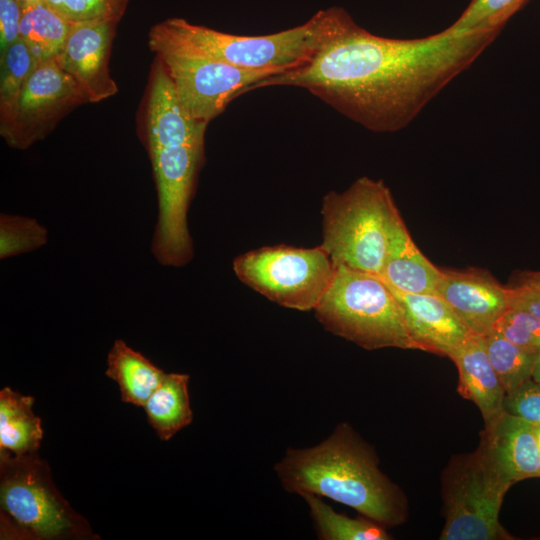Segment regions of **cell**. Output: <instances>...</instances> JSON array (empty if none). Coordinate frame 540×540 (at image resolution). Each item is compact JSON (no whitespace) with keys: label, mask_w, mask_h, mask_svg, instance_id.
Segmentation results:
<instances>
[{"label":"cell","mask_w":540,"mask_h":540,"mask_svg":"<svg viewBox=\"0 0 540 540\" xmlns=\"http://www.w3.org/2000/svg\"><path fill=\"white\" fill-rule=\"evenodd\" d=\"M310 516L317 536L322 540H388L391 536L386 527L363 516L351 518L340 514L327 505L321 497L305 494Z\"/></svg>","instance_id":"22"},{"label":"cell","mask_w":540,"mask_h":540,"mask_svg":"<svg viewBox=\"0 0 540 540\" xmlns=\"http://www.w3.org/2000/svg\"><path fill=\"white\" fill-rule=\"evenodd\" d=\"M436 294L451 306L469 332L478 336L493 331L510 308L511 288L479 268L442 269Z\"/></svg>","instance_id":"12"},{"label":"cell","mask_w":540,"mask_h":540,"mask_svg":"<svg viewBox=\"0 0 540 540\" xmlns=\"http://www.w3.org/2000/svg\"><path fill=\"white\" fill-rule=\"evenodd\" d=\"M88 99L56 59L39 63L25 83L10 119L0 134L14 149L43 139L70 110Z\"/></svg>","instance_id":"11"},{"label":"cell","mask_w":540,"mask_h":540,"mask_svg":"<svg viewBox=\"0 0 540 540\" xmlns=\"http://www.w3.org/2000/svg\"><path fill=\"white\" fill-rule=\"evenodd\" d=\"M509 287L540 288V270H524L515 272L511 278V284Z\"/></svg>","instance_id":"32"},{"label":"cell","mask_w":540,"mask_h":540,"mask_svg":"<svg viewBox=\"0 0 540 540\" xmlns=\"http://www.w3.org/2000/svg\"><path fill=\"white\" fill-rule=\"evenodd\" d=\"M20 39L38 63L57 59L71 24L53 11L44 0H22Z\"/></svg>","instance_id":"21"},{"label":"cell","mask_w":540,"mask_h":540,"mask_svg":"<svg viewBox=\"0 0 540 540\" xmlns=\"http://www.w3.org/2000/svg\"><path fill=\"white\" fill-rule=\"evenodd\" d=\"M38 64L21 39L0 53V126L12 116L22 88Z\"/></svg>","instance_id":"23"},{"label":"cell","mask_w":540,"mask_h":540,"mask_svg":"<svg viewBox=\"0 0 540 540\" xmlns=\"http://www.w3.org/2000/svg\"><path fill=\"white\" fill-rule=\"evenodd\" d=\"M510 487L480 446L470 454L453 457L442 477L445 524L440 539H511L499 522Z\"/></svg>","instance_id":"9"},{"label":"cell","mask_w":540,"mask_h":540,"mask_svg":"<svg viewBox=\"0 0 540 540\" xmlns=\"http://www.w3.org/2000/svg\"><path fill=\"white\" fill-rule=\"evenodd\" d=\"M350 18L343 8L331 7L318 11L302 25L253 36L225 33L171 18L152 27L149 35L241 69L281 73L309 63Z\"/></svg>","instance_id":"4"},{"label":"cell","mask_w":540,"mask_h":540,"mask_svg":"<svg viewBox=\"0 0 540 540\" xmlns=\"http://www.w3.org/2000/svg\"><path fill=\"white\" fill-rule=\"evenodd\" d=\"M510 288V308L525 310L540 319V288Z\"/></svg>","instance_id":"31"},{"label":"cell","mask_w":540,"mask_h":540,"mask_svg":"<svg viewBox=\"0 0 540 540\" xmlns=\"http://www.w3.org/2000/svg\"><path fill=\"white\" fill-rule=\"evenodd\" d=\"M34 398L9 387L0 391V455L37 453L43 439L41 420L33 413Z\"/></svg>","instance_id":"19"},{"label":"cell","mask_w":540,"mask_h":540,"mask_svg":"<svg viewBox=\"0 0 540 540\" xmlns=\"http://www.w3.org/2000/svg\"><path fill=\"white\" fill-rule=\"evenodd\" d=\"M48 242V230L37 219L17 214L0 215V259L35 251Z\"/></svg>","instance_id":"25"},{"label":"cell","mask_w":540,"mask_h":540,"mask_svg":"<svg viewBox=\"0 0 540 540\" xmlns=\"http://www.w3.org/2000/svg\"><path fill=\"white\" fill-rule=\"evenodd\" d=\"M117 22L71 24L56 59L85 93L88 102H100L118 92L109 72V57Z\"/></svg>","instance_id":"13"},{"label":"cell","mask_w":540,"mask_h":540,"mask_svg":"<svg viewBox=\"0 0 540 540\" xmlns=\"http://www.w3.org/2000/svg\"><path fill=\"white\" fill-rule=\"evenodd\" d=\"M494 330L523 350L540 353V319L531 313L509 308L497 321Z\"/></svg>","instance_id":"28"},{"label":"cell","mask_w":540,"mask_h":540,"mask_svg":"<svg viewBox=\"0 0 540 540\" xmlns=\"http://www.w3.org/2000/svg\"><path fill=\"white\" fill-rule=\"evenodd\" d=\"M207 125L174 102L147 108L146 146L158 203L151 252L162 266L182 267L194 255L187 216L205 162Z\"/></svg>","instance_id":"3"},{"label":"cell","mask_w":540,"mask_h":540,"mask_svg":"<svg viewBox=\"0 0 540 540\" xmlns=\"http://www.w3.org/2000/svg\"><path fill=\"white\" fill-rule=\"evenodd\" d=\"M189 379L187 374L166 373L143 406L149 424L161 440H169L192 422Z\"/></svg>","instance_id":"20"},{"label":"cell","mask_w":540,"mask_h":540,"mask_svg":"<svg viewBox=\"0 0 540 540\" xmlns=\"http://www.w3.org/2000/svg\"><path fill=\"white\" fill-rule=\"evenodd\" d=\"M314 312L327 331L364 349L419 350L395 295L377 274L336 266Z\"/></svg>","instance_id":"7"},{"label":"cell","mask_w":540,"mask_h":540,"mask_svg":"<svg viewBox=\"0 0 540 540\" xmlns=\"http://www.w3.org/2000/svg\"><path fill=\"white\" fill-rule=\"evenodd\" d=\"M22 0H0V53L20 39Z\"/></svg>","instance_id":"30"},{"label":"cell","mask_w":540,"mask_h":540,"mask_svg":"<svg viewBox=\"0 0 540 540\" xmlns=\"http://www.w3.org/2000/svg\"><path fill=\"white\" fill-rule=\"evenodd\" d=\"M483 339L488 359L505 394L532 378L537 354L523 350L495 330L484 335Z\"/></svg>","instance_id":"24"},{"label":"cell","mask_w":540,"mask_h":540,"mask_svg":"<svg viewBox=\"0 0 540 540\" xmlns=\"http://www.w3.org/2000/svg\"><path fill=\"white\" fill-rule=\"evenodd\" d=\"M479 446L497 473L511 486L540 477V447L536 426L503 411L485 424Z\"/></svg>","instance_id":"14"},{"label":"cell","mask_w":540,"mask_h":540,"mask_svg":"<svg viewBox=\"0 0 540 540\" xmlns=\"http://www.w3.org/2000/svg\"><path fill=\"white\" fill-rule=\"evenodd\" d=\"M390 289L401 306L419 350L449 357L471 334L451 306L439 295L410 294Z\"/></svg>","instance_id":"15"},{"label":"cell","mask_w":540,"mask_h":540,"mask_svg":"<svg viewBox=\"0 0 540 540\" xmlns=\"http://www.w3.org/2000/svg\"><path fill=\"white\" fill-rule=\"evenodd\" d=\"M105 374L120 388L123 402L143 407L166 373L124 340L114 341Z\"/></svg>","instance_id":"18"},{"label":"cell","mask_w":540,"mask_h":540,"mask_svg":"<svg viewBox=\"0 0 540 540\" xmlns=\"http://www.w3.org/2000/svg\"><path fill=\"white\" fill-rule=\"evenodd\" d=\"M149 46L165 66L184 108L205 123L220 115L246 88L278 74L241 69L150 35Z\"/></svg>","instance_id":"10"},{"label":"cell","mask_w":540,"mask_h":540,"mask_svg":"<svg viewBox=\"0 0 540 540\" xmlns=\"http://www.w3.org/2000/svg\"><path fill=\"white\" fill-rule=\"evenodd\" d=\"M1 539H98L58 491L38 453L0 455Z\"/></svg>","instance_id":"6"},{"label":"cell","mask_w":540,"mask_h":540,"mask_svg":"<svg viewBox=\"0 0 540 540\" xmlns=\"http://www.w3.org/2000/svg\"><path fill=\"white\" fill-rule=\"evenodd\" d=\"M536 435H537L538 443L540 447V426H536Z\"/></svg>","instance_id":"34"},{"label":"cell","mask_w":540,"mask_h":540,"mask_svg":"<svg viewBox=\"0 0 540 540\" xmlns=\"http://www.w3.org/2000/svg\"><path fill=\"white\" fill-rule=\"evenodd\" d=\"M503 410L535 426H540V382L530 378L505 394Z\"/></svg>","instance_id":"29"},{"label":"cell","mask_w":540,"mask_h":540,"mask_svg":"<svg viewBox=\"0 0 540 540\" xmlns=\"http://www.w3.org/2000/svg\"><path fill=\"white\" fill-rule=\"evenodd\" d=\"M321 214V246L334 264L377 275L405 226L390 189L366 176L341 193H327Z\"/></svg>","instance_id":"5"},{"label":"cell","mask_w":540,"mask_h":540,"mask_svg":"<svg viewBox=\"0 0 540 540\" xmlns=\"http://www.w3.org/2000/svg\"><path fill=\"white\" fill-rule=\"evenodd\" d=\"M233 270L241 282L267 299L289 309L309 311L328 290L336 265L321 245H275L237 256Z\"/></svg>","instance_id":"8"},{"label":"cell","mask_w":540,"mask_h":540,"mask_svg":"<svg viewBox=\"0 0 540 540\" xmlns=\"http://www.w3.org/2000/svg\"><path fill=\"white\" fill-rule=\"evenodd\" d=\"M529 0H471L461 15L448 26L457 33L502 30L506 22Z\"/></svg>","instance_id":"26"},{"label":"cell","mask_w":540,"mask_h":540,"mask_svg":"<svg viewBox=\"0 0 540 540\" xmlns=\"http://www.w3.org/2000/svg\"><path fill=\"white\" fill-rule=\"evenodd\" d=\"M448 358L458 369L459 393L476 404L485 424L499 416L505 391L488 359L483 336L470 334Z\"/></svg>","instance_id":"16"},{"label":"cell","mask_w":540,"mask_h":540,"mask_svg":"<svg viewBox=\"0 0 540 540\" xmlns=\"http://www.w3.org/2000/svg\"><path fill=\"white\" fill-rule=\"evenodd\" d=\"M501 30L457 33L449 27L421 38L375 35L351 17L309 63L269 76L245 89L291 86L379 133L405 128Z\"/></svg>","instance_id":"1"},{"label":"cell","mask_w":540,"mask_h":540,"mask_svg":"<svg viewBox=\"0 0 540 540\" xmlns=\"http://www.w3.org/2000/svg\"><path fill=\"white\" fill-rule=\"evenodd\" d=\"M70 24L117 22L125 13L128 0H44Z\"/></svg>","instance_id":"27"},{"label":"cell","mask_w":540,"mask_h":540,"mask_svg":"<svg viewBox=\"0 0 540 540\" xmlns=\"http://www.w3.org/2000/svg\"><path fill=\"white\" fill-rule=\"evenodd\" d=\"M274 470L290 493L329 498L385 527L406 520L404 494L379 469L374 450L348 423L338 424L316 446L287 449Z\"/></svg>","instance_id":"2"},{"label":"cell","mask_w":540,"mask_h":540,"mask_svg":"<svg viewBox=\"0 0 540 540\" xmlns=\"http://www.w3.org/2000/svg\"><path fill=\"white\" fill-rule=\"evenodd\" d=\"M378 275L401 292L436 294L442 269L423 255L405 225L395 236Z\"/></svg>","instance_id":"17"},{"label":"cell","mask_w":540,"mask_h":540,"mask_svg":"<svg viewBox=\"0 0 540 540\" xmlns=\"http://www.w3.org/2000/svg\"><path fill=\"white\" fill-rule=\"evenodd\" d=\"M532 378L535 381L540 382V353L537 354L536 356V360H535L533 372H532Z\"/></svg>","instance_id":"33"}]
</instances>
